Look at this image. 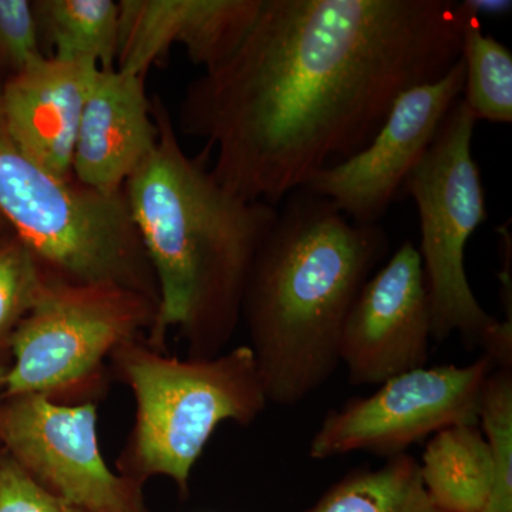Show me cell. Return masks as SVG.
Segmentation results:
<instances>
[{"label": "cell", "instance_id": "obj_1", "mask_svg": "<svg viewBox=\"0 0 512 512\" xmlns=\"http://www.w3.org/2000/svg\"><path fill=\"white\" fill-rule=\"evenodd\" d=\"M453 0H262L251 28L185 89L178 127L215 180L274 205L369 146L407 90L461 59Z\"/></svg>", "mask_w": 512, "mask_h": 512}, {"label": "cell", "instance_id": "obj_2", "mask_svg": "<svg viewBox=\"0 0 512 512\" xmlns=\"http://www.w3.org/2000/svg\"><path fill=\"white\" fill-rule=\"evenodd\" d=\"M151 111L157 146L123 190L158 286L156 320L144 339L165 350L168 332L178 329L188 357L217 356L241 322L249 272L279 210L222 187L207 151L185 153L160 97Z\"/></svg>", "mask_w": 512, "mask_h": 512}, {"label": "cell", "instance_id": "obj_3", "mask_svg": "<svg viewBox=\"0 0 512 512\" xmlns=\"http://www.w3.org/2000/svg\"><path fill=\"white\" fill-rule=\"evenodd\" d=\"M387 251L379 224H356L302 188L286 197L241 308L268 403L293 407L328 383L350 309Z\"/></svg>", "mask_w": 512, "mask_h": 512}, {"label": "cell", "instance_id": "obj_4", "mask_svg": "<svg viewBox=\"0 0 512 512\" xmlns=\"http://www.w3.org/2000/svg\"><path fill=\"white\" fill-rule=\"evenodd\" d=\"M109 360L136 402V420L117 458V473L141 484L167 477L187 494L192 468L220 424L249 426L268 406L248 345L217 356L178 359L138 338L119 346Z\"/></svg>", "mask_w": 512, "mask_h": 512}, {"label": "cell", "instance_id": "obj_5", "mask_svg": "<svg viewBox=\"0 0 512 512\" xmlns=\"http://www.w3.org/2000/svg\"><path fill=\"white\" fill-rule=\"evenodd\" d=\"M0 218L47 271L73 282H111L158 306L153 268L124 192L104 195L30 160L0 113Z\"/></svg>", "mask_w": 512, "mask_h": 512}, {"label": "cell", "instance_id": "obj_6", "mask_svg": "<svg viewBox=\"0 0 512 512\" xmlns=\"http://www.w3.org/2000/svg\"><path fill=\"white\" fill-rule=\"evenodd\" d=\"M474 126L476 120L458 100L403 191L419 210V254L433 339L441 342L458 333L481 346L495 367H512V323L500 322L480 305L464 265L468 239L487 221L483 181L471 148Z\"/></svg>", "mask_w": 512, "mask_h": 512}, {"label": "cell", "instance_id": "obj_7", "mask_svg": "<svg viewBox=\"0 0 512 512\" xmlns=\"http://www.w3.org/2000/svg\"><path fill=\"white\" fill-rule=\"evenodd\" d=\"M157 303L111 282H73L52 272L10 345L3 396L43 394L64 404L96 403L106 392V360L146 338Z\"/></svg>", "mask_w": 512, "mask_h": 512}, {"label": "cell", "instance_id": "obj_8", "mask_svg": "<svg viewBox=\"0 0 512 512\" xmlns=\"http://www.w3.org/2000/svg\"><path fill=\"white\" fill-rule=\"evenodd\" d=\"M97 421L96 403L0 394V448L37 484L87 512H151L144 484L104 460Z\"/></svg>", "mask_w": 512, "mask_h": 512}, {"label": "cell", "instance_id": "obj_9", "mask_svg": "<svg viewBox=\"0 0 512 512\" xmlns=\"http://www.w3.org/2000/svg\"><path fill=\"white\" fill-rule=\"evenodd\" d=\"M494 367L483 355L467 366H423L394 376L370 396L332 410L313 434L309 456L367 451L389 458L446 427L478 424L481 393Z\"/></svg>", "mask_w": 512, "mask_h": 512}, {"label": "cell", "instance_id": "obj_10", "mask_svg": "<svg viewBox=\"0 0 512 512\" xmlns=\"http://www.w3.org/2000/svg\"><path fill=\"white\" fill-rule=\"evenodd\" d=\"M464 80L466 67L460 59L436 82L404 92L369 146L319 171L302 190L326 198L356 224H379L461 99Z\"/></svg>", "mask_w": 512, "mask_h": 512}, {"label": "cell", "instance_id": "obj_11", "mask_svg": "<svg viewBox=\"0 0 512 512\" xmlns=\"http://www.w3.org/2000/svg\"><path fill=\"white\" fill-rule=\"evenodd\" d=\"M431 312L419 249L406 241L357 295L340 338L350 383L380 386L427 366Z\"/></svg>", "mask_w": 512, "mask_h": 512}, {"label": "cell", "instance_id": "obj_12", "mask_svg": "<svg viewBox=\"0 0 512 512\" xmlns=\"http://www.w3.org/2000/svg\"><path fill=\"white\" fill-rule=\"evenodd\" d=\"M262 0H119L114 69L146 79L148 70L185 47L191 62L211 69L238 46Z\"/></svg>", "mask_w": 512, "mask_h": 512}, {"label": "cell", "instance_id": "obj_13", "mask_svg": "<svg viewBox=\"0 0 512 512\" xmlns=\"http://www.w3.org/2000/svg\"><path fill=\"white\" fill-rule=\"evenodd\" d=\"M100 67L45 57L0 89V113L16 146L62 180H74L73 156L87 96Z\"/></svg>", "mask_w": 512, "mask_h": 512}, {"label": "cell", "instance_id": "obj_14", "mask_svg": "<svg viewBox=\"0 0 512 512\" xmlns=\"http://www.w3.org/2000/svg\"><path fill=\"white\" fill-rule=\"evenodd\" d=\"M144 82V77L116 69L97 73L74 147L77 183L100 194H120L153 153L158 127Z\"/></svg>", "mask_w": 512, "mask_h": 512}, {"label": "cell", "instance_id": "obj_15", "mask_svg": "<svg viewBox=\"0 0 512 512\" xmlns=\"http://www.w3.org/2000/svg\"><path fill=\"white\" fill-rule=\"evenodd\" d=\"M421 480L441 512H483L494 484L493 453L478 424H454L427 441Z\"/></svg>", "mask_w": 512, "mask_h": 512}, {"label": "cell", "instance_id": "obj_16", "mask_svg": "<svg viewBox=\"0 0 512 512\" xmlns=\"http://www.w3.org/2000/svg\"><path fill=\"white\" fill-rule=\"evenodd\" d=\"M37 28L56 59L90 60L100 69L116 66L119 2L114 0H39L33 2Z\"/></svg>", "mask_w": 512, "mask_h": 512}, {"label": "cell", "instance_id": "obj_17", "mask_svg": "<svg viewBox=\"0 0 512 512\" xmlns=\"http://www.w3.org/2000/svg\"><path fill=\"white\" fill-rule=\"evenodd\" d=\"M305 512H441L431 500L419 461L402 453L379 468L346 474Z\"/></svg>", "mask_w": 512, "mask_h": 512}, {"label": "cell", "instance_id": "obj_18", "mask_svg": "<svg viewBox=\"0 0 512 512\" xmlns=\"http://www.w3.org/2000/svg\"><path fill=\"white\" fill-rule=\"evenodd\" d=\"M463 10L461 59L466 67L463 103L474 120L510 124L512 121V55L494 37L484 35L480 19Z\"/></svg>", "mask_w": 512, "mask_h": 512}, {"label": "cell", "instance_id": "obj_19", "mask_svg": "<svg viewBox=\"0 0 512 512\" xmlns=\"http://www.w3.org/2000/svg\"><path fill=\"white\" fill-rule=\"evenodd\" d=\"M49 271L16 235L0 238V365H10V345L35 308Z\"/></svg>", "mask_w": 512, "mask_h": 512}, {"label": "cell", "instance_id": "obj_20", "mask_svg": "<svg viewBox=\"0 0 512 512\" xmlns=\"http://www.w3.org/2000/svg\"><path fill=\"white\" fill-rule=\"evenodd\" d=\"M478 423L494 463L493 490L483 512H512V367H494L488 375Z\"/></svg>", "mask_w": 512, "mask_h": 512}, {"label": "cell", "instance_id": "obj_21", "mask_svg": "<svg viewBox=\"0 0 512 512\" xmlns=\"http://www.w3.org/2000/svg\"><path fill=\"white\" fill-rule=\"evenodd\" d=\"M0 56L5 57L15 73L45 59L29 0H0Z\"/></svg>", "mask_w": 512, "mask_h": 512}, {"label": "cell", "instance_id": "obj_22", "mask_svg": "<svg viewBox=\"0 0 512 512\" xmlns=\"http://www.w3.org/2000/svg\"><path fill=\"white\" fill-rule=\"evenodd\" d=\"M0 512H87L37 484L0 448Z\"/></svg>", "mask_w": 512, "mask_h": 512}, {"label": "cell", "instance_id": "obj_23", "mask_svg": "<svg viewBox=\"0 0 512 512\" xmlns=\"http://www.w3.org/2000/svg\"><path fill=\"white\" fill-rule=\"evenodd\" d=\"M468 8L480 19L483 15H504L511 10L510 0H464Z\"/></svg>", "mask_w": 512, "mask_h": 512}, {"label": "cell", "instance_id": "obj_24", "mask_svg": "<svg viewBox=\"0 0 512 512\" xmlns=\"http://www.w3.org/2000/svg\"><path fill=\"white\" fill-rule=\"evenodd\" d=\"M8 366L0 365V392L3 390V386H5L6 373H8Z\"/></svg>", "mask_w": 512, "mask_h": 512}, {"label": "cell", "instance_id": "obj_25", "mask_svg": "<svg viewBox=\"0 0 512 512\" xmlns=\"http://www.w3.org/2000/svg\"><path fill=\"white\" fill-rule=\"evenodd\" d=\"M5 227V222H3L2 218H0V228Z\"/></svg>", "mask_w": 512, "mask_h": 512}]
</instances>
